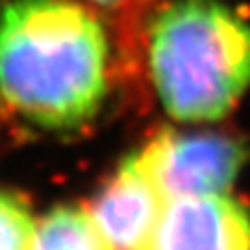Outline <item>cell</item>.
Wrapping results in <instances>:
<instances>
[{"mask_svg": "<svg viewBox=\"0 0 250 250\" xmlns=\"http://www.w3.org/2000/svg\"><path fill=\"white\" fill-rule=\"evenodd\" d=\"M93 2H97V4H103V6H114V4H120V2H124V0H93Z\"/></svg>", "mask_w": 250, "mask_h": 250, "instance_id": "obj_8", "label": "cell"}, {"mask_svg": "<svg viewBox=\"0 0 250 250\" xmlns=\"http://www.w3.org/2000/svg\"><path fill=\"white\" fill-rule=\"evenodd\" d=\"M36 227L24 201L0 191V250H34Z\"/></svg>", "mask_w": 250, "mask_h": 250, "instance_id": "obj_7", "label": "cell"}, {"mask_svg": "<svg viewBox=\"0 0 250 250\" xmlns=\"http://www.w3.org/2000/svg\"><path fill=\"white\" fill-rule=\"evenodd\" d=\"M150 250H250V213L225 193L171 199Z\"/></svg>", "mask_w": 250, "mask_h": 250, "instance_id": "obj_5", "label": "cell"}, {"mask_svg": "<svg viewBox=\"0 0 250 250\" xmlns=\"http://www.w3.org/2000/svg\"><path fill=\"white\" fill-rule=\"evenodd\" d=\"M99 20L73 0H8L0 10V93L45 128L93 118L106 93Z\"/></svg>", "mask_w": 250, "mask_h": 250, "instance_id": "obj_1", "label": "cell"}, {"mask_svg": "<svg viewBox=\"0 0 250 250\" xmlns=\"http://www.w3.org/2000/svg\"><path fill=\"white\" fill-rule=\"evenodd\" d=\"M166 203L138 152L122 162L89 211L114 250H150Z\"/></svg>", "mask_w": 250, "mask_h": 250, "instance_id": "obj_4", "label": "cell"}, {"mask_svg": "<svg viewBox=\"0 0 250 250\" xmlns=\"http://www.w3.org/2000/svg\"><path fill=\"white\" fill-rule=\"evenodd\" d=\"M150 71L173 118H223L250 85V24L217 0H175L152 26Z\"/></svg>", "mask_w": 250, "mask_h": 250, "instance_id": "obj_2", "label": "cell"}, {"mask_svg": "<svg viewBox=\"0 0 250 250\" xmlns=\"http://www.w3.org/2000/svg\"><path fill=\"white\" fill-rule=\"evenodd\" d=\"M34 250H114L91 211L57 207L45 215L34 236Z\"/></svg>", "mask_w": 250, "mask_h": 250, "instance_id": "obj_6", "label": "cell"}, {"mask_svg": "<svg viewBox=\"0 0 250 250\" xmlns=\"http://www.w3.org/2000/svg\"><path fill=\"white\" fill-rule=\"evenodd\" d=\"M244 156L240 142L229 136L175 130H162L140 152L144 166L167 201L223 195L236 179Z\"/></svg>", "mask_w": 250, "mask_h": 250, "instance_id": "obj_3", "label": "cell"}]
</instances>
